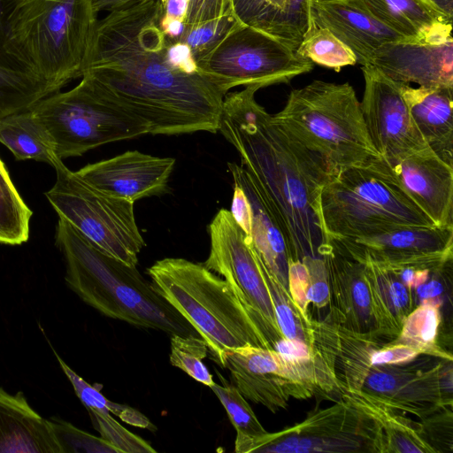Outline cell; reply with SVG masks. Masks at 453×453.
<instances>
[{"instance_id":"ab89813d","label":"cell","mask_w":453,"mask_h":453,"mask_svg":"<svg viewBox=\"0 0 453 453\" xmlns=\"http://www.w3.org/2000/svg\"><path fill=\"white\" fill-rule=\"evenodd\" d=\"M94 427L101 437L115 447L119 453H155L149 442L121 426L109 412L88 411Z\"/></svg>"},{"instance_id":"ee69618b","label":"cell","mask_w":453,"mask_h":453,"mask_svg":"<svg viewBox=\"0 0 453 453\" xmlns=\"http://www.w3.org/2000/svg\"><path fill=\"white\" fill-rule=\"evenodd\" d=\"M165 57L174 69L189 74L200 73L190 48L182 42H168Z\"/></svg>"},{"instance_id":"9c48e42d","label":"cell","mask_w":453,"mask_h":453,"mask_svg":"<svg viewBox=\"0 0 453 453\" xmlns=\"http://www.w3.org/2000/svg\"><path fill=\"white\" fill-rule=\"evenodd\" d=\"M45 196L58 213L104 253L136 266L145 242L138 228L134 203L110 196L89 185L63 161Z\"/></svg>"},{"instance_id":"3957f363","label":"cell","mask_w":453,"mask_h":453,"mask_svg":"<svg viewBox=\"0 0 453 453\" xmlns=\"http://www.w3.org/2000/svg\"><path fill=\"white\" fill-rule=\"evenodd\" d=\"M56 245L65 258L67 286L103 315L170 335L200 337L136 266L104 253L61 218Z\"/></svg>"},{"instance_id":"f5cc1de1","label":"cell","mask_w":453,"mask_h":453,"mask_svg":"<svg viewBox=\"0 0 453 453\" xmlns=\"http://www.w3.org/2000/svg\"><path fill=\"white\" fill-rule=\"evenodd\" d=\"M158 1H160L163 4H165L167 0H158Z\"/></svg>"},{"instance_id":"4dcf8cb0","label":"cell","mask_w":453,"mask_h":453,"mask_svg":"<svg viewBox=\"0 0 453 453\" xmlns=\"http://www.w3.org/2000/svg\"><path fill=\"white\" fill-rule=\"evenodd\" d=\"M288 289L305 318L310 319L309 306L323 309L329 305L330 291L327 272L322 257H305L288 260Z\"/></svg>"},{"instance_id":"816d5d0a","label":"cell","mask_w":453,"mask_h":453,"mask_svg":"<svg viewBox=\"0 0 453 453\" xmlns=\"http://www.w3.org/2000/svg\"><path fill=\"white\" fill-rule=\"evenodd\" d=\"M328 1H334V0H311V2H328Z\"/></svg>"},{"instance_id":"7c38bea8","label":"cell","mask_w":453,"mask_h":453,"mask_svg":"<svg viewBox=\"0 0 453 453\" xmlns=\"http://www.w3.org/2000/svg\"><path fill=\"white\" fill-rule=\"evenodd\" d=\"M250 452L384 453L373 422L343 399L328 408L311 411L301 422L257 439Z\"/></svg>"},{"instance_id":"f1b7e54d","label":"cell","mask_w":453,"mask_h":453,"mask_svg":"<svg viewBox=\"0 0 453 453\" xmlns=\"http://www.w3.org/2000/svg\"><path fill=\"white\" fill-rule=\"evenodd\" d=\"M0 142L17 160H35L52 167L62 161L52 137L31 109L0 119Z\"/></svg>"},{"instance_id":"681fc988","label":"cell","mask_w":453,"mask_h":453,"mask_svg":"<svg viewBox=\"0 0 453 453\" xmlns=\"http://www.w3.org/2000/svg\"><path fill=\"white\" fill-rule=\"evenodd\" d=\"M445 18L453 19V0H425Z\"/></svg>"},{"instance_id":"e0dca14e","label":"cell","mask_w":453,"mask_h":453,"mask_svg":"<svg viewBox=\"0 0 453 453\" xmlns=\"http://www.w3.org/2000/svg\"><path fill=\"white\" fill-rule=\"evenodd\" d=\"M390 80L418 87H453V39L400 40L380 46L368 63Z\"/></svg>"},{"instance_id":"7a4b0ae2","label":"cell","mask_w":453,"mask_h":453,"mask_svg":"<svg viewBox=\"0 0 453 453\" xmlns=\"http://www.w3.org/2000/svg\"><path fill=\"white\" fill-rule=\"evenodd\" d=\"M251 85L226 94L219 131L235 148L284 237L288 260L320 257L323 187L338 172L280 125L255 98Z\"/></svg>"},{"instance_id":"7402d4cb","label":"cell","mask_w":453,"mask_h":453,"mask_svg":"<svg viewBox=\"0 0 453 453\" xmlns=\"http://www.w3.org/2000/svg\"><path fill=\"white\" fill-rule=\"evenodd\" d=\"M234 185L242 189L250 205L247 234L265 268L288 288V254L281 231L256 180L242 165L228 163Z\"/></svg>"},{"instance_id":"bcb514c9","label":"cell","mask_w":453,"mask_h":453,"mask_svg":"<svg viewBox=\"0 0 453 453\" xmlns=\"http://www.w3.org/2000/svg\"><path fill=\"white\" fill-rule=\"evenodd\" d=\"M17 3L18 0H0V64L21 70L13 64L6 53L7 24Z\"/></svg>"},{"instance_id":"d4e9b609","label":"cell","mask_w":453,"mask_h":453,"mask_svg":"<svg viewBox=\"0 0 453 453\" xmlns=\"http://www.w3.org/2000/svg\"><path fill=\"white\" fill-rule=\"evenodd\" d=\"M401 84L410 112L427 146L453 166V87Z\"/></svg>"},{"instance_id":"1f68e13d","label":"cell","mask_w":453,"mask_h":453,"mask_svg":"<svg viewBox=\"0 0 453 453\" xmlns=\"http://www.w3.org/2000/svg\"><path fill=\"white\" fill-rule=\"evenodd\" d=\"M223 385L216 382L211 387L212 392L225 408L228 418L236 431L234 451L236 453H249L251 444L267 431L257 419L247 399L231 383L218 372Z\"/></svg>"},{"instance_id":"f546056e","label":"cell","mask_w":453,"mask_h":453,"mask_svg":"<svg viewBox=\"0 0 453 453\" xmlns=\"http://www.w3.org/2000/svg\"><path fill=\"white\" fill-rule=\"evenodd\" d=\"M440 298L426 299L405 318L399 334L388 343H402L444 360H453L452 354L442 349L438 342L441 324Z\"/></svg>"},{"instance_id":"d590c367","label":"cell","mask_w":453,"mask_h":453,"mask_svg":"<svg viewBox=\"0 0 453 453\" xmlns=\"http://www.w3.org/2000/svg\"><path fill=\"white\" fill-rule=\"evenodd\" d=\"M296 53L313 64L339 72L343 66L354 65V53L329 29L317 27L307 34Z\"/></svg>"},{"instance_id":"836d02e7","label":"cell","mask_w":453,"mask_h":453,"mask_svg":"<svg viewBox=\"0 0 453 453\" xmlns=\"http://www.w3.org/2000/svg\"><path fill=\"white\" fill-rule=\"evenodd\" d=\"M49 95L48 87L34 74L0 64V119L29 110Z\"/></svg>"},{"instance_id":"9a60e30c","label":"cell","mask_w":453,"mask_h":453,"mask_svg":"<svg viewBox=\"0 0 453 453\" xmlns=\"http://www.w3.org/2000/svg\"><path fill=\"white\" fill-rule=\"evenodd\" d=\"M452 361L439 358L431 365H374L362 388L393 409L421 419L452 407Z\"/></svg>"},{"instance_id":"60d3db41","label":"cell","mask_w":453,"mask_h":453,"mask_svg":"<svg viewBox=\"0 0 453 453\" xmlns=\"http://www.w3.org/2000/svg\"><path fill=\"white\" fill-rule=\"evenodd\" d=\"M62 371L73 385V390L88 411L94 410L100 412H109L124 419L129 406L113 403L108 400L96 388L88 384L79 376L54 351Z\"/></svg>"},{"instance_id":"83f0119b","label":"cell","mask_w":453,"mask_h":453,"mask_svg":"<svg viewBox=\"0 0 453 453\" xmlns=\"http://www.w3.org/2000/svg\"><path fill=\"white\" fill-rule=\"evenodd\" d=\"M354 260L365 268L374 319L373 333L388 343L399 334L405 318L418 305L414 291L387 266L365 257Z\"/></svg>"},{"instance_id":"4316f807","label":"cell","mask_w":453,"mask_h":453,"mask_svg":"<svg viewBox=\"0 0 453 453\" xmlns=\"http://www.w3.org/2000/svg\"><path fill=\"white\" fill-rule=\"evenodd\" d=\"M406 40L440 42L452 37V21L425 0H352Z\"/></svg>"},{"instance_id":"484cf974","label":"cell","mask_w":453,"mask_h":453,"mask_svg":"<svg viewBox=\"0 0 453 453\" xmlns=\"http://www.w3.org/2000/svg\"><path fill=\"white\" fill-rule=\"evenodd\" d=\"M352 407L369 418L376 426L384 453H436L426 438L422 423L407 418L363 389L341 394Z\"/></svg>"},{"instance_id":"44dd1931","label":"cell","mask_w":453,"mask_h":453,"mask_svg":"<svg viewBox=\"0 0 453 453\" xmlns=\"http://www.w3.org/2000/svg\"><path fill=\"white\" fill-rule=\"evenodd\" d=\"M317 27L329 29L365 65L383 44L406 40L389 29L352 0L311 3Z\"/></svg>"},{"instance_id":"f907efd6","label":"cell","mask_w":453,"mask_h":453,"mask_svg":"<svg viewBox=\"0 0 453 453\" xmlns=\"http://www.w3.org/2000/svg\"><path fill=\"white\" fill-rule=\"evenodd\" d=\"M132 1L134 0H94V4L98 12L102 11L109 12Z\"/></svg>"},{"instance_id":"d6986e66","label":"cell","mask_w":453,"mask_h":453,"mask_svg":"<svg viewBox=\"0 0 453 453\" xmlns=\"http://www.w3.org/2000/svg\"><path fill=\"white\" fill-rule=\"evenodd\" d=\"M388 168L403 190L436 226H453L452 165L427 147Z\"/></svg>"},{"instance_id":"f6af8a7d","label":"cell","mask_w":453,"mask_h":453,"mask_svg":"<svg viewBox=\"0 0 453 453\" xmlns=\"http://www.w3.org/2000/svg\"><path fill=\"white\" fill-rule=\"evenodd\" d=\"M273 349L284 358L293 361H304L311 359L316 353V349L300 340L280 339L273 347Z\"/></svg>"},{"instance_id":"5bb4252c","label":"cell","mask_w":453,"mask_h":453,"mask_svg":"<svg viewBox=\"0 0 453 453\" xmlns=\"http://www.w3.org/2000/svg\"><path fill=\"white\" fill-rule=\"evenodd\" d=\"M209 233L210 253L203 265L223 276L250 308L280 333L260 260L230 210L218 211Z\"/></svg>"},{"instance_id":"b9f144b4","label":"cell","mask_w":453,"mask_h":453,"mask_svg":"<svg viewBox=\"0 0 453 453\" xmlns=\"http://www.w3.org/2000/svg\"><path fill=\"white\" fill-rule=\"evenodd\" d=\"M420 355L416 349L402 343H384L371 355V365H397L411 362Z\"/></svg>"},{"instance_id":"74e56055","label":"cell","mask_w":453,"mask_h":453,"mask_svg":"<svg viewBox=\"0 0 453 453\" xmlns=\"http://www.w3.org/2000/svg\"><path fill=\"white\" fill-rule=\"evenodd\" d=\"M238 21L232 10L224 15L194 25H186L180 42L192 50L196 61L211 52L236 26Z\"/></svg>"},{"instance_id":"c3c4849f","label":"cell","mask_w":453,"mask_h":453,"mask_svg":"<svg viewBox=\"0 0 453 453\" xmlns=\"http://www.w3.org/2000/svg\"><path fill=\"white\" fill-rule=\"evenodd\" d=\"M190 0H167L164 4L163 18L178 19L185 22Z\"/></svg>"},{"instance_id":"7bdbcfd3","label":"cell","mask_w":453,"mask_h":453,"mask_svg":"<svg viewBox=\"0 0 453 453\" xmlns=\"http://www.w3.org/2000/svg\"><path fill=\"white\" fill-rule=\"evenodd\" d=\"M231 11V0H190L185 24L194 25Z\"/></svg>"},{"instance_id":"52a82bcc","label":"cell","mask_w":453,"mask_h":453,"mask_svg":"<svg viewBox=\"0 0 453 453\" xmlns=\"http://www.w3.org/2000/svg\"><path fill=\"white\" fill-rule=\"evenodd\" d=\"M273 118L337 172L380 158L350 84L315 80L291 90Z\"/></svg>"},{"instance_id":"8d00e7d4","label":"cell","mask_w":453,"mask_h":453,"mask_svg":"<svg viewBox=\"0 0 453 453\" xmlns=\"http://www.w3.org/2000/svg\"><path fill=\"white\" fill-rule=\"evenodd\" d=\"M208 351L206 342L199 336L171 335V365L182 370L197 382L211 388L215 381L203 361Z\"/></svg>"},{"instance_id":"4fadbf2b","label":"cell","mask_w":453,"mask_h":453,"mask_svg":"<svg viewBox=\"0 0 453 453\" xmlns=\"http://www.w3.org/2000/svg\"><path fill=\"white\" fill-rule=\"evenodd\" d=\"M365 80L361 111L369 138L381 160L393 167L427 148L403 96L401 84L370 65H362Z\"/></svg>"},{"instance_id":"6da1fadb","label":"cell","mask_w":453,"mask_h":453,"mask_svg":"<svg viewBox=\"0 0 453 453\" xmlns=\"http://www.w3.org/2000/svg\"><path fill=\"white\" fill-rule=\"evenodd\" d=\"M163 13L158 0L109 12L96 24L83 75L145 120L152 134L216 133L227 93L202 73L168 64Z\"/></svg>"},{"instance_id":"2e32d148","label":"cell","mask_w":453,"mask_h":453,"mask_svg":"<svg viewBox=\"0 0 453 453\" xmlns=\"http://www.w3.org/2000/svg\"><path fill=\"white\" fill-rule=\"evenodd\" d=\"M174 165L173 157L127 150L86 165L75 173L100 191L134 203L144 197L165 194Z\"/></svg>"},{"instance_id":"ffe728a7","label":"cell","mask_w":453,"mask_h":453,"mask_svg":"<svg viewBox=\"0 0 453 453\" xmlns=\"http://www.w3.org/2000/svg\"><path fill=\"white\" fill-rule=\"evenodd\" d=\"M323 257L330 291L326 319L357 333L374 331L371 296L364 265L325 242Z\"/></svg>"},{"instance_id":"ac0fdd59","label":"cell","mask_w":453,"mask_h":453,"mask_svg":"<svg viewBox=\"0 0 453 453\" xmlns=\"http://www.w3.org/2000/svg\"><path fill=\"white\" fill-rule=\"evenodd\" d=\"M342 255L383 264L407 262L453 250V226H401L360 239L326 242Z\"/></svg>"},{"instance_id":"277c9868","label":"cell","mask_w":453,"mask_h":453,"mask_svg":"<svg viewBox=\"0 0 453 453\" xmlns=\"http://www.w3.org/2000/svg\"><path fill=\"white\" fill-rule=\"evenodd\" d=\"M156 290L196 330L223 368L226 349H273L283 335L250 308L224 279L203 264L165 257L147 269Z\"/></svg>"},{"instance_id":"d6a6232c","label":"cell","mask_w":453,"mask_h":453,"mask_svg":"<svg viewBox=\"0 0 453 453\" xmlns=\"http://www.w3.org/2000/svg\"><path fill=\"white\" fill-rule=\"evenodd\" d=\"M32 211L0 158V243L20 245L29 238Z\"/></svg>"},{"instance_id":"30bf717a","label":"cell","mask_w":453,"mask_h":453,"mask_svg":"<svg viewBox=\"0 0 453 453\" xmlns=\"http://www.w3.org/2000/svg\"><path fill=\"white\" fill-rule=\"evenodd\" d=\"M223 368L244 398L273 413L287 408L291 397L333 399L339 393L332 370L317 349L311 359L293 361L273 349L245 345L224 352Z\"/></svg>"},{"instance_id":"8fae6325","label":"cell","mask_w":453,"mask_h":453,"mask_svg":"<svg viewBox=\"0 0 453 453\" xmlns=\"http://www.w3.org/2000/svg\"><path fill=\"white\" fill-rule=\"evenodd\" d=\"M200 73L226 93L237 86L288 83L314 64L278 39L240 24L196 61Z\"/></svg>"},{"instance_id":"8992f818","label":"cell","mask_w":453,"mask_h":453,"mask_svg":"<svg viewBox=\"0 0 453 453\" xmlns=\"http://www.w3.org/2000/svg\"><path fill=\"white\" fill-rule=\"evenodd\" d=\"M319 217L325 242L360 239L401 226H434L381 158L338 172L323 187Z\"/></svg>"},{"instance_id":"cb8c5ba5","label":"cell","mask_w":453,"mask_h":453,"mask_svg":"<svg viewBox=\"0 0 453 453\" xmlns=\"http://www.w3.org/2000/svg\"><path fill=\"white\" fill-rule=\"evenodd\" d=\"M0 453H61L48 419L0 387Z\"/></svg>"},{"instance_id":"e575fe53","label":"cell","mask_w":453,"mask_h":453,"mask_svg":"<svg viewBox=\"0 0 453 453\" xmlns=\"http://www.w3.org/2000/svg\"><path fill=\"white\" fill-rule=\"evenodd\" d=\"M260 260V259H259ZM271 296L276 325L287 339L300 340L313 346L312 319L305 318L285 288L260 261Z\"/></svg>"},{"instance_id":"7dc6e473","label":"cell","mask_w":453,"mask_h":453,"mask_svg":"<svg viewBox=\"0 0 453 453\" xmlns=\"http://www.w3.org/2000/svg\"><path fill=\"white\" fill-rule=\"evenodd\" d=\"M159 26L169 42L180 41L185 31V22L178 19L161 17Z\"/></svg>"},{"instance_id":"ba28073f","label":"cell","mask_w":453,"mask_h":453,"mask_svg":"<svg viewBox=\"0 0 453 453\" xmlns=\"http://www.w3.org/2000/svg\"><path fill=\"white\" fill-rule=\"evenodd\" d=\"M31 110L47 128L61 159L150 134L145 120L87 75L72 89L47 96Z\"/></svg>"},{"instance_id":"5b68a950","label":"cell","mask_w":453,"mask_h":453,"mask_svg":"<svg viewBox=\"0 0 453 453\" xmlns=\"http://www.w3.org/2000/svg\"><path fill=\"white\" fill-rule=\"evenodd\" d=\"M94 0H18L6 32L13 64L51 94L82 77L96 30Z\"/></svg>"},{"instance_id":"f35d334b","label":"cell","mask_w":453,"mask_h":453,"mask_svg":"<svg viewBox=\"0 0 453 453\" xmlns=\"http://www.w3.org/2000/svg\"><path fill=\"white\" fill-rule=\"evenodd\" d=\"M48 421L61 453H119L102 437L82 431L65 420L51 418Z\"/></svg>"},{"instance_id":"603a6c76","label":"cell","mask_w":453,"mask_h":453,"mask_svg":"<svg viewBox=\"0 0 453 453\" xmlns=\"http://www.w3.org/2000/svg\"><path fill=\"white\" fill-rule=\"evenodd\" d=\"M311 0H231L238 21L264 32L296 50L316 27Z\"/></svg>"}]
</instances>
